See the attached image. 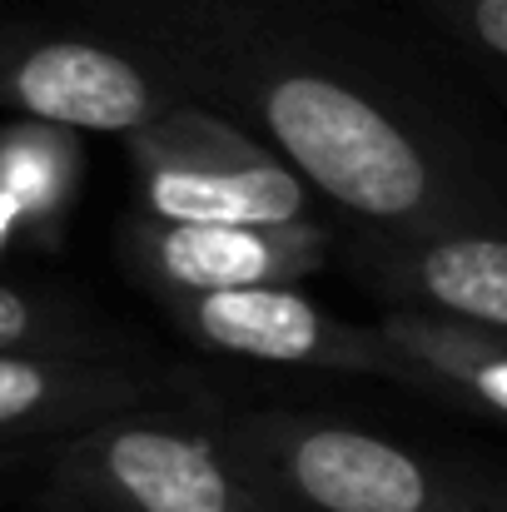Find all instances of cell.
I'll return each instance as SVG.
<instances>
[{"instance_id":"6da1fadb","label":"cell","mask_w":507,"mask_h":512,"mask_svg":"<svg viewBox=\"0 0 507 512\" xmlns=\"http://www.w3.org/2000/svg\"><path fill=\"white\" fill-rule=\"evenodd\" d=\"M50 512H294L229 428L130 408L50 458Z\"/></svg>"},{"instance_id":"7a4b0ae2","label":"cell","mask_w":507,"mask_h":512,"mask_svg":"<svg viewBox=\"0 0 507 512\" xmlns=\"http://www.w3.org/2000/svg\"><path fill=\"white\" fill-rule=\"evenodd\" d=\"M224 428L294 512H507V478L368 428L274 408L234 413Z\"/></svg>"},{"instance_id":"3957f363","label":"cell","mask_w":507,"mask_h":512,"mask_svg":"<svg viewBox=\"0 0 507 512\" xmlns=\"http://www.w3.org/2000/svg\"><path fill=\"white\" fill-rule=\"evenodd\" d=\"M279 155L334 204L378 224H438V174L413 135L334 75L284 70L259 85Z\"/></svg>"},{"instance_id":"277c9868","label":"cell","mask_w":507,"mask_h":512,"mask_svg":"<svg viewBox=\"0 0 507 512\" xmlns=\"http://www.w3.org/2000/svg\"><path fill=\"white\" fill-rule=\"evenodd\" d=\"M140 214L169 224H299L309 219L304 174L234 125L165 105L125 135Z\"/></svg>"},{"instance_id":"5b68a950","label":"cell","mask_w":507,"mask_h":512,"mask_svg":"<svg viewBox=\"0 0 507 512\" xmlns=\"http://www.w3.org/2000/svg\"><path fill=\"white\" fill-rule=\"evenodd\" d=\"M160 80L95 35L0 20V110L60 130L130 135L165 110Z\"/></svg>"},{"instance_id":"8992f818","label":"cell","mask_w":507,"mask_h":512,"mask_svg":"<svg viewBox=\"0 0 507 512\" xmlns=\"http://www.w3.org/2000/svg\"><path fill=\"white\" fill-rule=\"evenodd\" d=\"M160 304L194 343L229 358L398 378V348L378 324L373 329L343 324L289 284L229 289V294H169Z\"/></svg>"},{"instance_id":"52a82bcc","label":"cell","mask_w":507,"mask_h":512,"mask_svg":"<svg viewBox=\"0 0 507 512\" xmlns=\"http://www.w3.org/2000/svg\"><path fill=\"white\" fill-rule=\"evenodd\" d=\"M125 269L155 294H229L294 284L329 259V234L299 224H169L130 214L120 224Z\"/></svg>"},{"instance_id":"ba28073f","label":"cell","mask_w":507,"mask_h":512,"mask_svg":"<svg viewBox=\"0 0 507 512\" xmlns=\"http://www.w3.org/2000/svg\"><path fill=\"white\" fill-rule=\"evenodd\" d=\"M160 383L110 353H0V443H65L115 413L150 408Z\"/></svg>"},{"instance_id":"9c48e42d","label":"cell","mask_w":507,"mask_h":512,"mask_svg":"<svg viewBox=\"0 0 507 512\" xmlns=\"http://www.w3.org/2000/svg\"><path fill=\"white\" fill-rule=\"evenodd\" d=\"M378 329L398 348V383L507 423V339L428 309H398Z\"/></svg>"},{"instance_id":"30bf717a","label":"cell","mask_w":507,"mask_h":512,"mask_svg":"<svg viewBox=\"0 0 507 512\" xmlns=\"http://www.w3.org/2000/svg\"><path fill=\"white\" fill-rule=\"evenodd\" d=\"M398 289L428 304V314L473 324L507 339V239L498 234H438L413 249Z\"/></svg>"},{"instance_id":"8fae6325","label":"cell","mask_w":507,"mask_h":512,"mask_svg":"<svg viewBox=\"0 0 507 512\" xmlns=\"http://www.w3.org/2000/svg\"><path fill=\"white\" fill-rule=\"evenodd\" d=\"M75 130L15 120L0 125V204L15 219V234L50 239L75 194Z\"/></svg>"},{"instance_id":"7c38bea8","label":"cell","mask_w":507,"mask_h":512,"mask_svg":"<svg viewBox=\"0 0 507 512\" xmlns=\"http://www.w3.org/2000/svg\"><path fill=\"white\" fill-rule=\"evenodd\" d=\"M10 348L100 353V339H95V329L80 324V314H70L60 299L0 279V353H10Z\"/></svg>"},{"instance_id":"4fadbf2b","label":"cell","mask_w":507,"mask_h":512,"mask_svg":"<svg viewBox=\"0 0 507 512\" xmlns=\"http://www.w3.org/2000/svg\"><path fill=\"white\" fill-rule=\"evenodd\" d=\"M458 15L493 55L507 60V0H458Z\"/></svg>"},{"instance_id":"5bb4252c","label":"cell","mask_w":507,"mask_h":512,"mask_svg":"<svg viewBox=\"0 0 507 512\" xmlns=\"http://www.w3.org/2000/svg\"><path fill=\"white\" fill-rule=\"evenodd\" d=\"M10 239H15V219H10V214H5V204H0V249H5Z\"/></svg>"}]
</instances>
